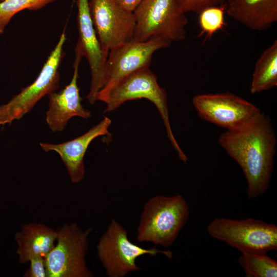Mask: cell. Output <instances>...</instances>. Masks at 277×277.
<instances>
[{"instance_id":"6da1fadb","label":"cell","mask_w":277,"mask_h":277,"mask_svg":"<svg viewBox=\"0 0 277 277\" xmlns=\"http://www.w3.org/2000/svg\"><path fill=\"white\" fill-rule=\"evenodd\" d=\"M218 143L242 169L248 197L263 194L269 185L275 153L276 137L270 118L263 113L243 128L223 132Z\"/></svg>"},{"instance_id":"7a4b0ae2","label":"cell","mask_w":277,"mask_h":277,"mask_svg":"<svg viewBox=\"0 0 277 277\" xmlns=\"http://www.w3.org/2000/svg\"><path fill=\"white\" fill-rule=\"evenodd\" d=\"M189 208L181 194L157 195L145 204L139 221L136 239L165 247L172 245L186 223Z\"/></svg>"},{"instance_id":"3957f363","label":"cell","mask_w":277,"mask_h":277,"mask_svg":"<svg viewBox=\"0 0 277 277\" xmlns=\"http://www.w3.org/2000/svg\"><path fill=\"white\" fill-rule=\"evenodd\" d=\"M141 98L147 99L156 106L172 146L181 160L186 162L187 157L179 145L171 128L166 90L159 85L156 75L149 67L127 75L109 90L100 91L97 95V101L106 104L104 112L114 111L126 102Z\"/></svg>"},{"instance_id":"277c9868","label":"cell","mask_w":277,"mask_h":277,"mask_svg":"<svg viewBox=\"0 0 277 277\" xmlns=\"http://www.w3.org/2000/svg\"><path fill=\"white\" fill-rule=\"evenodd\" d=\"M133 13L136 41L163 37L172 43L186 37L188 20L177 0H142Z\"/></svg>"},{"instance_id":"5b68a950","label":"cell","mask_w":277,"mask_h":277,"mask_svg":"<svg viewBox=\"0 0 277 277\" xmlns=\"http://www.w3.org/2000/svg\"><path fill=\"white\" fill-rule=\"evenodd\" d=\"M91 228L83 230L76 223L56 229L55 245L45 256L47 277H91L86 255Z\"/></svg>"},{"instance_id":"8992f818","label":"cell","mask_w":277,"mask_h":277,"mask_svg":"<svg viewBox=\"0 0 277 277\" xmlns=\"http://www.w3.org/2000/svg\"><path fill=\"white\" fill-rule=\"evenodd\" d=\"M98 258L109 277H124L140 270L136 259L142 255L156 256L162 253L169 259L173 254L170 250L152 247L145 248L132 243L127 230L115 219H112L96 245Z\"/></svg>"},{"instance_id":"52a82bcc","label":"cell","mask_w":277,"mask_h":277,"mask_svg":"<svg viewBox=\"0 0 277 277\" xmlns=\"http://www.w3.org/2000/svg\"><path fill=\"white\" fill-rule=\"evenodd\" d=\"M207 230L211 236L241 253H267L277 249V226L272 223L251 218L218 217L209 223Z\"/></svg>"},{"instance_id":"ba28073f","label":"cell","mask_w":277,"mask_h":277,"mask_svg":"<svg viewBox=\"0 0 277 277\" xmlns=\"http://www.w3.org/2000/svg\"><path fill=\"white\" fill-rule=\"evenodd\" d=\"M66 41L64 30L34 81L7 103L0 106V126L11 124L14 120H19L42 98L59 88V68L64 55Z\"/></svg>"},{"instance_id":"9c48e42d","label":"cell","mask_w":277,"mask_h":277,"mask_svg":"<svg viewBox=\"0 0 277 277\" xmlns=\"http://www.w3.org/2000/svg\"><path fill=\"white\" fill-rule=\"evenodd\" d=\"M192 102L202 118L227 130L243 128L263 113L251 103L229 92L198 94Z\"/></svg>"},{"instance_id":"30bf717a","label":"cell","mask_w":277,"mask_h":277,"mask_svg":"<svg viewBox=\"0 0 277 277\" xmlns=\"http://www.w3.org/2000/svg\"><path fill=\"white\" fill-rule=\"evenodd\" d=\"M91 18L101 46L109 51L133 39L135 17L114 0H90Z\"/></svg>"},{"instance_id":"8fae6325","label":"cell","mask_w":277,"mask_h":277,"mask_svg":"<svg viewBox=\"0 0 277 277\" xmlns=\"http://www.w3.org/2000/svg\"><path fill=\"white\" fill-rule=\"evenodd\" d=\"M76 3L78 37L75 52L85 56L89 65L91 80L86 98L93 105L108 80L106 63L109 53L103 50L98 41L90 14L89 0H76Z\"/></svg>"},{"instance_id":"7c38bea8","label":"cell","mask_w":277,"mask_h":277,"mask_svg":"<svg viewBox=\"0 0 277 277\" xmlns=\"http://www.w3.org/2000/svg\"><path fill=\"white\" fill-rule=\"evenodd\" d=\"M171 44L163 37H154L144 42L133 38L111 50L106 63L108 80L100 91H107L127 75L149 67L153 53L169 47Z\"/></svg>"},{"instance_id":"4fadbf2b","label":"cell","mask_w":277,"mask_h":277,"mask_svg":"<svg viewBox=\"0 0 277 277\" xmlns=\"http://www.w3.org/2000/svg\"><path fill=\"white\" fill-rule=\"evenodd\" d=\"M75 53L73 73L70 83L59 92L49 93V109L46 121L52 132H60L66 127L68 121L74 116L89 118L90 111L84 108L77 85L78 67L83 57Z\"/></svg>"},{"instance_id":"5bb4252c","label":"cell","mask_w":277,"mask_h":277,"mask_svg":"<svg viewBox=\"0 0 277 277\" xmlns=\"http://www.w3.org/2000/svg\"><path fill=\"white\" fill-rule=\"evenodd\" d=\"M111 120L105 116L97 125L83 135L70 141L60 144L41 143V148L45 151L56 152L65 165L71 181L78 183L85 174L84 156L91 142L102 135H109L108 129Z\"/></svg>"},{"instance_id":"9a60e30c","label":"cell","mask_w":277,"mask_h":277,"mask_svg":"<svg viewBox=\"0 0 277 277\" xmlns=\"http://www.w3.org/2000/svg\"><path fill=\"white\" fill-rule=\"evenodd\" d=\"M228 16L247 27L263 31L277 21V0H225Z\"/></svg>"},{"instance_id":"2e32d148","label":"cell","mask_w":277,"mask_h":277,"mask_svg":"<svg viewBox=\"0 0 277 277\" xmlns=\"http://www.w3.org/2000/svg\"><path fill=\"white\" fill-rule=\"evenodd\" d=\"M56 236V230L42 223L22 225L14 235L19 263L26 264L36 256L45 258L54 247Z\"/></svg>"},{"instance_id":"e0dca14e","label":"cell","mask_w":277,"mask_h":277,"mask_svg":"<svg viewBox=\"0 0 277 277\" xmlns=\"http://www.w3.org/2000/svg\"><path fill=\"white\" fill-rule=\"evenodd\" d=\"M277 86V40L260 56L255 63L250 92L256 94Z\"/></svg>"},{"instance_id":"ac0fdd59","label":"cell","mask_w":277,"mask_h":277,"mask_svg":"<svg viewBox=\"0 0 277 277\" xmlns=\"http://www.w3.org/2000/svg\"><path fill=\"white\" fill-rule=\"evenodd\" d=\"M246 276L276 277L277 262L264 252L242 253L238 259Z\"/></svg>"},{"instance_id":"d6986e66","label":"cell","mask_w":277,"mask_h":277,"mask_svg":"<svg viewBox=\"0 0 277 277\" xmlns=\"http://www.w3.org/2000/svg\"><path fill=\"white\" fill-rule=\"evenodd\" d=\"M56 0H5L0 2V34H2L13 17L25 10H39Z\"/></svg>"},{"instance_id":"ffe728a7","label":"cell","mask_w":277,"mask_h":277,"mask_svg":"<svg viewBox=\"0 0 277 277\" xmlns=\"http://www.w3.org/2000/svg\"><path fill=\"white\" fill-rule=\"evenodd\" d=\"M224 5L206 8L199 14L200 34H206L210 37L216 32L222 30L226 25L224 21Z\"/></svg>"},{"instance_id":"44dd1931","label":"cell","mask_w":277,"mask_h":277,"mask_svg":"<svg viewBox=\"0 0 277 277\" xmlns=\"http://www.w3.org/2000/svg\"><path fill=\"white\" fill-rule=\"evenodd\" d=\"M182 10L185 13L199 14L204 9L224 5L225 0H177Z\"/></svg>"},{"instance_id":"7402d4cb","label":"cell","mask_w":277,"mask_h":277,"mask_svg":"<svg viewBox=\"0 0 277 277\" xmlns=\"http://www.w3.org/2000/svg\"><path fill=\"white\" fill-rule=\"evenodd\" d=\"M29 267L25 272L24 277H47L45 258L42 256H36L31 258L28 262Z\"/></svg>"},{"instance_id":"603a6c76","label":"cell","mask_w":277,"mask_h":277,"mask_svg":"<svg viewBox=\"0 0 277 277\" xmlns=\"http://www.w3.org/2000/svg\"><path fill=\"white\" fill-rule=\"evenodd\" d=\"M120 7L129 12H133L142 0H114Z\"/></svg>"},{"instance_id":"cb8c5ba5","label":"cell","mask_w":277,"mask_h":277,"mask_svg":"<svg viewBox=\"0 0 277 277\" xmlns=\"http://www.w3.org/2000/svg\"><path fill=\"white\" fill-rule=\"evenodd\" d=\"M5 0H0V2H2V1H4Z\"/></svg>"}]
</instances>
